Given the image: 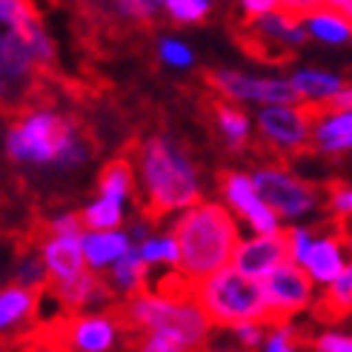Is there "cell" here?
<instances>
[{
  "mask_svg": "<svg viewBox=\"0 0 352 352\" xmlns=\"http://www.w3.org/2000/svg\"><path fill=\"white\" fill-rule=\"evenodd\" d=\"M250 175H252L258 195L280 218V223H298L321 209L318 186H312L307 178L295 175L287 166L267 164V166H258Z\"/></svg>",
  "mask_w": 352,
  "mask_h": 352,
  "instance_id": "cell-7",
  "label": "cell"
},
{
  "mask_svg": "<svg viewBox=\"0 0 352 352\" xmlns=\"http://www.w3.org/2000/svg\"><path fill=\"white\" fill-rule=\"evenodd\" d=\"M135 252L146 270H166L172 275L178 270V241H175L172 230H152L146 238L135 243Z\"/></svg>",
  "mask_w": 352,
  "mask_h": 352,
  "instance_id": "cell-25",
  "label": "cell"
},
{
  "mask_svg": "<svg viewBox=\"0 0 352 352\" xmlns=\"http://www.w3.org/2000/svg\"><path fill=\"white\" fill-rule=\"evenodd\" d=\"M83 223L78 212H60L46 223V232H58V235H80Z\"/></svg>",
  "mask_w": 352,
  "mask_h": 352,
  "instance_id": "cell-39",
  "label": "cell"
},
{
  "mask_svg": "<svg viewBox=\"0 0 352 352\" xmlns=\"http://www.w3.org/2000/svg\"><path fill=\"white\" fill-rule=\"evenodd\" d=\"M301 17V26L307 32V41L324 43V46H346L352 38V23L349 14H341L329 6H315Z\"/></svg>",
  "mask_w": 352,
  "mask_h": 352,
  "instance_id": "cell-22",
  "label": "cell"
},
{
  "mask_svg": "<svg viewBox=\"0 0 352 352\" xmlns=\"http://www.w3.org/2000/svg\"><path fill=\"white\" fill-rule=\"evenodd\" d=\"M312 352H352V336L341 329H324L315 336Z\"/></svg>",
  "mask_w": 352,
  "mask_h": 352,
  "instance_id": "cell-37",
  "label": "cell"
},
{
  "mask_svg": "<svg viewBox=\"0 0 352 352\" xmlns=\"http://www.w3.org/2000/svg\"><path fill=\"white\" fill-rule=\"evenodd\" d=\"M29 352H63V349H60L58 344H49V341H46V344H41V346H32Z\"/></svg>",
  "mask_w": 352,
  "mask_h": 352,
  "instance_id": "cell-43",
  "label": "cell"
},
{
  "mask_svg": "<svg viewBox=\"0 0 352 352\" xmlns=\"http://www.w3.org/2000/svg\"><path fill=\"white\" fill-rule=\"evenodd\" d=\"M212 9L215 0H164V14L178 26H201Z\"/></svg>",
  "mask_w": 352,
  "mask_h": 352,
  "instance_id": "cell-28",
  "label": "cell"
},
{
  "mask_svg": "<svg viewBox=\"0 0 352 352\" xmlns=\"http://www.w3.org/2000/svg\"><path fill=\"white\" fill-rule=\"evenodd\" d=\"M284 261H287L284 230L280 232H250V235L238 238L230 267H235L241 275L261 284V280L272 270H278Z\"/></svg>",
  "mask_w": 352,
  "mask_h": 352,
  "instance_id": "cell-13",
  "label": "cell"
},
{
  "mask_svg": "<svg viewBox=\"0 0 352 352\" xmlns=\"http://www.w3.org/2000/svg\"><path fill=\"white\" fill-rule=\"evenodd\" d=\"M215 352H246V349H215Z\"/></svg>",
  "mask_w": 352,
  "mask_h": 352,
  "instance_id": "cell-44",
  "label": "cell"
},
{
  "mask_svg": "<svg viewBox=\"0 0 352 352\" xmlns=\"http://www.w3.org/2000/svg\"><path fill=\"white\" fill-rule=\"evenodd\" d=\"M289 86L295 92V100L304 103L309 109H321L336 98V92H341L346 80L338 72H329V69H315V66H301L289 75Z\"/></svg>",
  "mask_w": 352,
  "mask_h": 352,
  "instance_id": "cell-20",
  "label": "cell"
},
{
  "mask_svg": "<svg viewBox=\"0 0 352 352\" xmlns=\"http://www.w3.org/2000/svg\"><path fill=\"white\" fill-rule=\"evenodd\" d=\"M80 235H58V232H46L38 241V252L43 261V270L49 278V287H60L66 280L78 278L86 267H83V255H80Z\"/></svg>",
  "mask_w": 352,
  "mask_h": 352,
  "instance_id": "cell-15",
  "label": "cell"
},
{
  "mask_svg": "<svg viewBox=\"0 0 352 352\" xmlns=\"http://www.w3.org/2000/svg\"><path fill=\"white\" fill-rule=\"evenodd\" d=\"M49 292L55 295V301L60 307H66L69 312L103 309L115 298L107 287V280H103L98 272H89V270H83L78 278L66 280V284H60V287H52Z\"/></svg>",
  "mask_w": 352,
  "mask_h": 352,
  "instance_id": "cell-19",
  "label": "cell"
},
{
  "mask_svg": "<svg viewBox=\"0 0 352 352\" xmlns=\"http://www.w3.org/2000/svg\"><path fill=\"white\" fill-rule=\"evenodd\" d=\"M267 327H270V321H238V324L226 327V329H230L232 338L238 341V349L258 352L263 336H267Z\"/></svg>",
  "mask_w": 352,
  "mask_h": 352,
  "instance_id": "cell-35",
  "label": "cell"
},
{
  "mask_svg": "<svg viewBox=\"0 0 352 352\" xmlns=\"http://www.w3.org/2000/svg\"><path fill=\"white\" fill-rule=\"evenodd\" d=\"M80 255H83V267L89 272L103 275L118 258H123L132 250V238L123 230H80Z\"/></svg>",
  "mask_w": 352,
  "mask_h": 352,
  "instance_id": "cell-17",
  "label": "cell"
},
{
  "mask_svg": "<svg viewBox=\"0 0 352 352\" xmlns=\"http://www.w3.org/2000/svg\"><path fill=\"white\" fill-rule=\"evenodd\" d=\"M6 155L21 166H55L60 172H75L89 164L92 149L72 118L49 107H34L21 112L9 126Z\"/></svg>",
  "mask_w": 352,
  "mask_h": 352,
  "instance_id": "cell-4",
  "label": "cell"
},
{
  "mask_svg": "<svg viewBox=\"0 0 352 352\" xmlns=\"http://www.w3.org/2000/svg\"><path fill=\"white\" fill-rule=\"evenodd\" d=\"M309 146L324 157H344L352 149V109H312Z\"/></svg>",
  "mask_w": 352,
  "mask_h": 352,
  "instance_id": "cell-16",
  "label": "cell"
},
{
  "mask_svg": "<svg viewBox=\"0 0 352 352\" xmlns=\"http://www.w3.org/2000/svg\"><path fill=\"white\" fill-rule=\"evenodd\" d=\"M278 6H280L278 0H238V9H241V14L246 17V21H255V17L267 14Z\"/></svg>",
  "mask_w": 352,
  "mask_h": 352,
  "instance_id": "cell-40",
  "label": "cell"
},
{
  "mask_svg": "<svg viewBox=\"0 0 352 352\" xmlns=\"http://www.w3.org/2000/svg\"><path fill=\"white\" fill-rule=\"evenodd\" d=\"M41 295L43 292L21 284H9L0 289V336H12V332L29 327L32 318L38 315Z\"/></svg>",
  "mask_w": 352,
  "mask_h": 352,
  "instance_id": "cell-21",
  "label": "cell"
},
{
  "mask_svg": "<svg viewBox=\"0 0 352 352\" xmlns=\"http://www.w3.org/2000/svg\"><path fill=\"white\" fill-rule=\"evenodd\" d=\"M103 275H107L109 292L120 295V298H129V295H135L140 289H146V280H149V270L144 267V261L138 258L135 246L123 258H118Z\"/></svg>",
  "mask_w": 352,
  "mask_h": 352,
  "instance_id": "cell-24",
  "label": "cell"
},
{
  "mask_svg": "<svg viewBox=\"0 0 352 352\" xmlns=\"http://www.w3.org/2000/svg\"><path fill=\"white\" fill-rule=\"evenodd\" d=\"M55 60V43L32 0H0V89L3 100L21 95L38 69Z\"/></svg>",
  "mask_w": 352,
  "mask_h": 352,
  "instance_id": "cell-5",
  "label": "cell"
},
{
  "mask_svg": "<svg viewBox=\"0 0 352 352\" xmlns=\"http://www.w3.org/2000/svg\"><path fill=\"white\" fill-rule=\"evenodd\" d=\"M263 304H267L270 321H292L301 312L315 307L318 298V287L312 284V278L292 261H284L278 270H272L261 280Z\"/></svg>",
  "mask_w": 352,
  "mask_h": 352,
  "instance_id": "cell-10",
  "label": "cell"
},
{
  "mask_svg": "<svg viewBox=\"0 0 352 352\" xmlns=\"http://www.w3.org/2000/svg\"><path fill=\"white\" fill-rule=\"evenodd\" d=\"M258 352H307L304 341L298 336V327L292 321H270L267 336H263Z\"/></svg>",
  "mask_w": 352,
  "mask_h": 352,
  "instance_id": "cell-29",
  "label": "cell"
},
{
  "mask_svg": "<svg viewBox=\"0 0 352 352\" xmlns=\"http://www.w3.org/2000/svg\"><path fill=\"white\" fill-rule=\"evenodd\" d=\"M309 123H312V109L298 100H289V103L258 107L252 129L272 152L298 155L309 149Z\"/></svg>",
  "mask_w": 352,
  "mask_h": 352,
  "instance_id": "cell-9",
  "label": "cell"
},
{
  "mask_svg": "<svg viewBox=\"0 0 352 352\" xmlns=\"http://www.w3.org/2000/svg\"><path fill=\"white\" fill-rule=\"evenodd\" d=\"M120 315L107 309H80L55 329L52 344H58L63 352H115L123 336Z\"/></svg>",
  "mask_w": 352,
  "mask_h": 352,
  "instance_id": "cell-11",
  "label": "cell"
},
{
  "mask_svg": "<svg viewBox=\"0 0 352 352\" xmlns=\"http://www.w3.org/2000/svg\"><path fill=\"white\" fill-rule=\"evenodd\" d=\"M304 272L312 278V284L324 289L332 278H338L349 267V243L341 230H315L312 246L304 258Z\"/></svg>",
  "mask_w": 352,
  "mask_h": 352,
  "instance_id": "cell-14",
  "label": "cell"
},
{
  "mask_svg": "<svg viewBox=\"0 0 352 352\" xmlns=\"http://www.w3.org/2000/svg\"><path fill=\"white\" fill-rule=\"evenodd\" d=\"M324 295H327V312L332 315V318H344V315H349V307H352V267H346L338 278H332L324 287Z\"/></svg>",
  "mask_w": 352,
  "mask_h": 352,
  "instance_id": "cell-31",
  "label": "cell"
},
{
  "mask_svg": "<svg viewBox=\"0 0 352 352\" xmlns=\"http://www.w3.org/2000/svg\"><path fill=\"white\" fill-rule=\"evenodd\" d=\"M120 321L132 332H157L172 338L186 352H204L212 338V324L198 307L189 284L175 278V287L166 289H140L129 295L120 307Z\"/></svg>",
  "mask_w": 352,
  "mask_h": 352,
  "instance_id": "cell-3",
  "label": "cell"
},
{
  "mask_svg": "<svg viewBox=\"0 0 352 352\" xmlns=\"http://www.w3.org/2000/svg\"><path fill=\"white\" fill-rule=\"evenodd\" d=\"M250 32H252L255 43H270V46L284 49V52H292V49L307 43V32L301 26V17L295 12L280 9V6L255 17V21H250Z\"/></svg>",
  "mask_w": 352,
  "mask_h": 352,
  "instance_id": "cell-18",
  "label": "cell"
},
{
  "mask_svg": "<svg viewBox=\"0 0 352 352\" xmlns=\"http://www.w3.org/2000/svg\"><path fill=\"white\" fill-rule=\"evenodd\" d=\"M206 83L221 100L238 103V107H270V103L295 100L289 78L284 75H258V72L221 66L206 75Z\"/></svg>",
  "mask_w": 352,
  "mask_h": 352,
  "instance_id": "cell-8",
  "label": "cell"
},
{
  "mask_svg": "<svg viewBox=\"0 0 352 352\" xmlns=\"http://www.w3.org/2000/svg\"><path fill=\"white\" fill-rule=\"evenodd\" d=\"M327 209L336 221H346L352 215V189H349V184H332L327 189Z\"/></svg>",
  "mask_w": 352,
  "mask_h": 352,
  "instance_id": "cell-36",
  "label": "cell"
},
{
  "mask_svg": "<svg viewBox=\"0 0 352 352\" xmlns=\"http://www.w3.org/2000/svg\"><path fill=\"white\" fill-rule=\"evenodd\" d=\"M0 103H3V89H0Z\"/></svg>",
  "mask_w": 352,
  "mask_h": 352,
  "instance_id": "cell-45",
  "label": "cell"
},
{
  "mask_svg": "<svg viewBox=\"0 0 352 352\" xmlns=\"http://www.w3.org/2000/svg\"><path fill=\"white\" fill-rule=\"evenodd\" d=\"M157 60L172 72H186V69L195 66V49L181 38L164 34V38H157Z\"/></svg>",
  "mask_w": 352,
  "mask_h": 352,
  "instance_id": "cell-30",
  "label": "cell"
},
{
  "mask_svg": "<svg viewBox=\"0 0 352 352\" xmlns=\"http://www.w3.org/2000/svg\"><path fill=\"white\" fill-rule=\"evenodd\" d=\"M218 192H221V204L230 209L235 221L243 223L250 232H280L284 230L280 218L258 195L250 172H241V169L223 172Z\"/></svg>",
  "mask_w": 352,
  "mask_h": 352,
  "instance_id": "cell-12",
  "label": "cell"
},
{
  "mask_svg": "<svg viewBox=\"0 0 352 352\" xmlns=\"http://www.w3.org/2000/svg\"><path fill=\"white\" fill-rule=\"evenodd\" d=\"M189 289L215 329H226L238 321H270L261 284L230 263L189 284Z\"/></svg>",
  "mask_w": 352,
  "mask_h": 352,
  "instance_id": "cell-6",
  "label": "cell"
},
{
  "mask_svg": "<svg viewBox=\"0 0 352 352\" xmlns=\"http://www.w3.org/2000/svg\"><path fill=\"white\" fill-rule=\"evenodd\" d=\"M169 230L178 241L175 278H181L184 284H195L204 275L226 267L241 238V223L235 215L221 201L206 198L181 209Z\"/></svg>",
  "mask_w": 352,
  "mask_h": 352,
  "instance_id": "cell-2",
  "label": "cell"
},
{
  "mask_svg": "<svg viewBox=\"0 0 352 352\" xmlns=\"http://www.w3.org/2000/svg\"><path fill=\"white\" fill-rule=\"evenodd\" d=\"M312 238H315V230L312 226H307L304 221H298L292 223L289 230H284V243H287V261L298 263L301 267L307 252H309V246H312Z\"/></svg>",
  "mask_w": 352,
  "mask_h": 352,
  "instance_id": "cell-34",
  "label": "cell"
},
{
  "mask_svg": "<svg viewBox=\"0 0 352 352\" xmlns=\"http://www.w3.org/2000/svg\"><path fill=\"white\" fill-rule=\"evenodd\" d=\"M98 192L100 195H112V198H120L132 204L135 198V166H132V157H115L107 166L100 169L98 175Z\"/></svg>",
  "mask_w": 352,
  "mask_h": 352,
  "instance_id": "cell-27",
  "label": "cell"
},
{
  "mask_svg": "<svg viewBox=\"0 0 352 352\" xmlns=\"http://www.w3.org/2000/svg\"><path fill=\"white\" fill-rule=\"evenodd\" d=\"M135 186L144 195V209L152 218L178 215L204 198V178L195 157L172 135H149L132 155Z\"/></svg>",
  "mask_w": 352,
  "mask_h": 352,
  "instance_id": "cell-1",
  "label": "cell"
},
{
  "mask_svg": "<svg viewBox=\"0 0 352 352\" xmlns=\"http://www.w3.org/2000/svg\"><path fill=\"white\" fill-rule=\"evenodd\" d=\"M327 107L329 109H352V89H349V83L344 86L341 92H336V98H332Z\"/></svg>",
  "mask_w": 352,
  "mask_h": 352,
  "instance_id": "cell-42",
  "label": "cell"
},
{
  "mask_svg": "<svg viewBox=\"0 0 352 352\" xmlns=\"http://www.w3.org/2000/svg\"><path fill=\"white\" fill-rule=\"evenodd\" d=\"M135 352H186L181 344H175L172 338H164L157 332H140V341Z\"/></svg>",
  "mask_w": 352,
  "mask_h": 352,
  "instance_id": "cell-38",
  "label": "cell"
},
{
  "mask_svg": "<svg viewBox=\"0 0 352 352\" xmlns=\"http://www.w3.org/2000/svg\"><path fill=\"white\" fill-rule=\"evenodd\" d=\"M280 3V9H287V12H295V14H304V12H309V9H315V6H321L324 0H278Z\"/></svg>",
  "mask_w": 352,
  "mask_h": 352,
  "instance_id": "cell-41",
  "label": "cell"
},
{
  "mask_svg": "<svg viewBox=\"0 0 352 352\" xmlns=\"http://www.w3.org/2000/svg\"><path fill=\"white\" fill-rule=\"evenodd\" d=\"M212 112H215V129L230 149H243L252 140V118L246 112V107L218 98Z\"/></svg>",
  "mask_w": 352,
  "mask_h": 352,
  "instance_id": "cell-23",
  "label": "cell"
},
{
  "mask_svg": "<svg viewBox=\"0 0 352 352\" xmlns=\"http://www.w3.org/2000/svg\"><path fill=\"white\" fill-rule=\"evenodd\" d=\"M14 284L21 287H29V289H38V292H46L49 287V278H46V270H43V261L38 252H29L17 261V270H14Z\"/></svg>",
  "mask_w": 352,
  "mask_h": 352,
  "instance_id": "cell-32",
  "label": "cell"
},
{
  "mask_svg": "<svg viewBox=\"0 0 352 352\" xmlns=\"http://www.w3.org/2000/svg\"><path fill=\"white\" fill-rule=\"evenodd\" d=\"M78 215L83 230H120L129 221V204L98 192V198H92Z\"/></svg>",
  "mask_w": 352,
  "mask_h": 352,
  "instance_id": "cell-26",
  "label": "cell"
},
{
  "mask_svg": "<svg viewBox=\"0 0 352 352\" xmlns=\"http://www.w3.org/2000/svg\"><path fill=\"white\" fill-rule=\"evenodd\" d=\"M120 17L135 23H152L157 14H164V0H112Z\"/></svg>",
  "mask_w": 352,
  "mask_h": 352,
  "instance_id": "cell-33",
  "label": "cell"
}]
</instances>
